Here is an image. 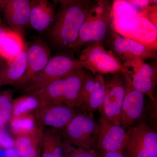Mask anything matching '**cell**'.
Listing matches in <instances>:
<instances>
[{"label": "cell", "mask_w": 157, "mask_h": 157, "mask_svg": "<svg viewBox=\"0 0 157 157\" xmlns=\"http://www.w3.org/2000/svg\"><path fill=\"white\" fill-rule=\"evenodd\" d=\"M14 140L5 128H0V147L6 149L13 148Z\"/></svg>", "instance_id": "f1b7e54d"}, {"label": "cell", "mask_w": 157, "mask_h": 157, "mask_svg": "<svg viewBox=\"0 0 157 157\" xmlns=\"http://www.w3.org/2000/svg\"><path fill=\"white\" fill-rule=\"evenodd\" d=\"M41 106L38 98L30 94H25L13 100L11 117L32 112Z\"/></svg>", "instance_id": "d4e9b609"}, {"label": "cell", "mask_w": 157, "mask_h": 157, "mask_svg": "<svg viewBox=\"0 0 157 157\" xmlns=\"http://www.w3.org/2000/svg\"><path fill=\"white\" fill-rule=\"evenodd\" d=\"M99 126L94 116L80 112L61 131L64 140L74 146L96 150Z\"/></svg>", "instance_id": "5b68a950"}, {"label": "cell", "mask_w": 157, "mask_h": 157, "mask_svg": "<svg viewBox=\"0 0 157 157\" xmlns=\"http://www.w3.org/2000/svg\"><path fill=\"white\" fill-rule=\"evenodd\" d=\"M82 68L78 59L67 55L61 54L51 57L44 69L35 75L21 88L22 93L27 94L54 81L64 78Z\"/></svg>", "instance_id": "8992f818"}, {"label": "cell", "mask_w": 157, "mask_h": 157, "mask_svg": "<svg viewBox=\"0 0 157 157\" xmlns=\"http://www.w3.org/2000/svg\"><path fill=\"white\" fill-rule=\"evenodd\" d=\"M78 59L82 68L93 74H130L119 59L111 51L106 50L100 42L86 44L80 52Z\"/></svg>", "instance_id": "3957f363"}, {"label": "cell", "mask_w": 157, "mask_h": 157, "mask_svg": "<svg viewBox=\"0 0 157 157\" xmlns=\"http://www.w3.org/2000/svg\"><path fill=\"white\" fill-rule=\"evenodd\" d=\"M13 101V92L11 90H5L0 93V128H5L11 119Z\"/></svg>", "instance_id": "4316f807"}, {"label": "cell", "mask_w": 157, "mask_h": 157, "mask_svg": "<svg viewBox=\"0 0 157 157\" xmlns=\"http://www.w3.org/2000/svg\"><path fill=\"white\" fill-rule=\"evenodd\" d=\"M106 88V82L103 75L99 74L97 84L92 91L81 102V108L83 112L93 115L97 110L101 112Z\"/></svg>", "instance_id": "cb8c5ba5"}, {"label": "cell", "mask_w": 157, "mask_h": 157, "mask_svg": "<svg viewBox=\"0 0 157 157\" xmlns=\"http://www.w3.org/2000/svg\"><path fill=\"white\" fill-rule=\"evenodd\" d=\"M128 33L129 39L157 50V5L140 10L129 24Z\"/></svg>", "instance_id": "52a82bcc"}, {"label": "cell", "mask_w": 157, "mask_h": 157, "mask_svg": "<svg viewBox=\"0 0 157 157\" xmlns=\"http://www.w3.org/2000/svg\"><path fill=\"white\" fill-rule=\"evenodd\" d=\"M64 157H99L97 151L74 146L63 140Z\"/></svg>", "instance_id": "83f0119b"}, {"label": "cell", "mask_w": 157, "mask_h": 157, "mask_svg": "<svg viewBox=\"0 0 157 157\" xmlns=\"http://www.w3.org/2000/svg\"><path fill=\"white\" fill-rule=\"evenodd\" d=\"M112 5L108 0L97 1L82 26L77 39L69 48L79 51L88 43L100 42L103 45L111 29Z\"/></svg>", "instance_id": "7a4b0ae2"}, {"label": "cell", "mask_w": 157, "mask_h": 157, "mask_svg": "<svg viewBox=\"0 0 157 157\" xmlns=\"http://www.w3.org/2000/svg\"><path fill=\"white\" fill-rule=\"evenodd\" d=\"M104 42L109 51L123 63L137 59L145 61L156 58L157 50L133 39L121 36L112 28Z\"/></svg>", "instance_id": "ba28073f"}, {"label": "cell", "mask_w": 157, "mask_h": 157, "mask_svg": "<svg viewBox=\"0 0 157 157\" xmlns=\"http://www.w3.org/2000/svg\"><path fill=\"white\" fill-rule=\"evenodd\" d=\"M126 157H157V133L141 120L126 131L122 153Z\"/></svg>", "instance_id": "277c9868"}, {"label": "cell", "mask_w": 157, "mask_h": 157, "mask_svg": "<svg viewBox=\"0 0 157 157\" xmlns=\"http://www.w3.org/2000/svg\"><path fill=\"white\" fill-rule=\"evenodd\" d=\"M63 144L61 131L44 128L41 142V157H64Z\"/></svg>", "instance_id": "7402d4cb"}, {"label": "cell", "mask_w": 157, "mask_h": 157, "mask_svg": "<svg viewBox=\"0 0 157 157\" xmlns=\"http://www.w3.org/2000/svg\"><path fill=\"white\" fill-rule=\"evenodd\" d=\"M51 58L49 47L40 38L27 46L26 69L17 87L21 88L27 84L35 75L44 69Z\"/></svg>", "instance_id": "5bb4252c"}, {"label": "cell", "mask_w": 157, "mask_h": 157, "mask_svg": "<svg viewBox=\"0 0 157 157\" xmlns=\"http://www.w3.org/2000/svg\"><path fill=\"white\" fill-rule=\"evenodd\" d=\"M125 91L120 116V125L126 131L141 120L145 107L144 95L133 87L130 76L124 75Z\"/></svg>", "instance_id": "30bf717a"}, {"label": "cell", "mask_w": 157, "mask_h": 157, "mask_svg": "<svg viewBox=\"0 0 157 157\" xmlns=\"http://www.w3.org/2000/svg\"><path fill=\"white\" fill-rule=\"evenodd\" d=\"M1 85H0V87H1ZM0 93H1V91H0Z\"/></svg>", "instance_id": "e575fe53"}, {"label": "cell", "mask_w": 157, "mask_h": 157, "mask_svg": "<svg viewBox=\"0 0 157 157\" xmlns=\"http://www.w3.org/2000/svg\"><path fill=\"white\" fill-rule=\"evenodd\" d=\"M65 77L52 82L27 94L38 98L41 106L63 104Z\"/></svg>", "instance_id": "603a6c76"}, {"label": "cell", "mask_w": 157, "mask_h": 157, "mask_svg": "<svg viewBox=\"0 0 157 157\" xmlns=\"http://www.w3.org/2000/svg\"><path fill=\"white\" fill-rule=\"evenodd\" d=\"M5 157H20L15 149L11 148L6 149Z\"/></svg>", "instance_id": "4dcf8cb0"}, {"label": "cell", "mask_w": 157, "mask_h": 157, "mask_svg": "<svg viewBox=\"0 0 157 157\" xmlns=\"http://www.w3.org/2000/svg\"><path fill=\"white\" fill-rule=\"evenodd\" d=\"M78 109L63 104L41 106L33 111L36 124L45 128L47 127L61 131L81 112Z\"/></svg>", "instance_id": "8fae6325"}, {"label": "cell", "mask_w": 157, "mask_h": 157, "mask_svg": "<svg viewBox=\"0 0 157 157\" xmlns=\"http://www.w3.org/2000/svg\"><path fill=\"white\" fill-rule=\"evenodd\" d=\"M27 49L26 45L21 53L10 64L0 67V85L17 86L24 75L27 67Z\"/></svg>", "instance_id": "ffe728a7"}, {"label": "cell", "mask_w": 157, "mask_h": 157, "mask_svg": "<svg viewBox=\"0 0 157 157\" xmlns=\"http://www.w3.org/2000/svg\"><path fill=\"white\" fill-rule=\"evenodd\" d=\"M87 73L81 68L65 77L63 104L73 108H80L82 90Z\"/></svg>", "instance_id": "e0dca14e"}, {"label": "cell", "mask_w": 157, "mask_h": 157, "mask_svg": "<svg viewBox=\"0 0 157 157\" xmlns=\"http://www.w3.org/2000/svg\"><path fill=\"white\" fill-rule=\"evenodd\" d=\"M0 23L2 24V20H1V18H0Z\"/></svg>", "instance_id": "836d02e7"}, {"label": "cell", "mask_w": 157, "mask_h": 157, "mask_svg": "<svg viewBox=\"0 0 157 157\" xmlns=\"http://www.w3.org/2000/svg\"><path fill=\"white\" fill-rule=\"evenodd\" d=\"M26 45L21 35L9 29L0 42V57L6 63H11Z\"/></svg>", "instance_id": "44dd1931"}, {"label": "cell", "mask_w": 157, "mask_h": 157, "mask_svg": "<svg viewBox=\"0 0 157 157\" xmlns=\"http://www.w3.org/2000/svg\"><path fill=\"white\" fill-rule=\"evenodd\" d=\"M6 151L0 148V157H5Z\"/></svg>", "instance_id": "d6a6232c"}, {"label": "cell", "mask_w": 157, "mask_h": 157, "mask_svg": "<svg viewBox=\"0 0 157 157\" xmlns=\"http://www.w3.org/2000/svg\"><path fill=\"white\" fill-rule=\"evenodd\" d=\"M112 6V29L122 37L129 38V24L140 11L130 1H114Z\"/></svg>", "instance_id": "2e32d148"}, {"label": "cell", "mask_w": 157, "mask_h": 157, "mask_svg": "<svg viewBox=\"0 0 157 157\" xmlns=\"http://www.w3.org/2000/svg\"><path fill=\"white\" fill-rule=\"evenodd\" d=\"M55 22L51 30V38L56 45L69 48L76 41L79 31L97 1L60 0Z\"/></svg>", "instance_id": "6da1fadb"}, {"label": "cell", "mask_w": 157, "mask_h": 157, "mask_svg": "<svg viewBox=\"0 0 157 157\" xmlns=\"http://www.w3.org/2000/svg\"><path fill=\"white\" fill-rule=\"evenodd\" d=\"M125 68L130 72V76L133 87L148 96L155 104V90L157 84V68L151 66L140 59L123 63Z\"/></svg>", "instance_id": "9c48e42d"}, {"label": "cell", "mask_w": 157, "mask_h": 157, "mask_svg": "<svg viewBox=\"0 0 157 157\" xmlns=\"http://www.w3.org/2000/svg\"><path fill=\"white\" fill-rule=\"evenodd\" d=\"M99 157H126L122 153L116 152H106L96 149Z\"/></svg>", "instance_id": "f546056e"}, {"label": "cell", "mask_w": 157, "mask_h": 157, "mask_svg": "<svg viewBox=\"0 0 157 157\" xmlns=\"http://www.w3.org/2000/svg\"><path fill=\"white\" fill-rule=\"evenodd\" d=\"M31 1L0 0V9L11 30L21 36L29 23Z\"/></svg>", "instance_id": "9a60e30c"}, {"label": "cell", "mask_w": 157, "mask_h": 157, "mask_svg": "<svg viewBox=\"0 0 157 157\" xmlns=\"http://www.w3.org/2000/svg\"><path fill=\"white\" fill-rule=\"evenodd\" d=\"M108 82L101 113L113 124L120 125V116L125 96L124 78L121 73H116Z\"/></svg>", "instance_id": "7c38bea8"}, {"label": "cell", "mask_w": 157, "mask_h": 157, "mask_svg": "<svg viewBox=\"0 0 157 157\" xmlns=\"http://www.w3.org/2000/svg\"><path fill=\"white\" fill-rule=\"evenodd\" d=\"M97 149L106 152L122 153L126 131L108 120L102 113L98 122Z\"/></svg>", "instance_id": "4fadbf2b"}, {"label": "cell", "mask_w": 157, "mask_h": 157, "mask_svg": "<svg viewBox=\"0 0 157 157\" xmlns=\"http://www.w3.org/2000/svg\"><path fill=\"white\" fill-rule=\"evenodd\" d=\"M55 18L53 5L46 0L31 1L29 24L38 32H43L49 27Z\"/></svg>", "instance_id": "ac0fdd59"}, {"label": "cell", "mask_w": 157, "mask_h": 157, "mask_svg": "<svg viewBox=\"0 0 157 157\" xmlns=\"http://www.w3.org/2000/svg\"><path fill=\"white\" fill-rule=\"evenodd\" d=\"M44 128L37 126L33 132L15 136L14 148L20 157H39Z\"/></svg>", "instance_id": "d6986e66"}, {"label": "cell", "mask_w": 157, "mask_h": 157, "mask_svg": "<svg viewBox=\"0 0 157 157\" xmlns=\"http://www.w3.org/2000/svg\"><path fill=\"white\" fill-rule=\"evenodd\" d=\"M8 29H9L4 26L2 24L0 23V42L2 39L4 35L6 33V32L8 30Z\"/></svg>", "instance_id": "1f68e13d"}, {"label": "cell", "mask_w": 157, "mask_h": 157, "mask_svg": "<svg viewBox=\"0 0 157 157\" xmlns=\"http://www.w3.org/2000/svg\"><path fill=\"white\" fill-rule=\"evenodd\" d=\"M12 133L15 136L33 132L36 128L33 113H29L16 117L9 121Z\"/></svg>", "instance_id": "484cf974"}]
</instances>
